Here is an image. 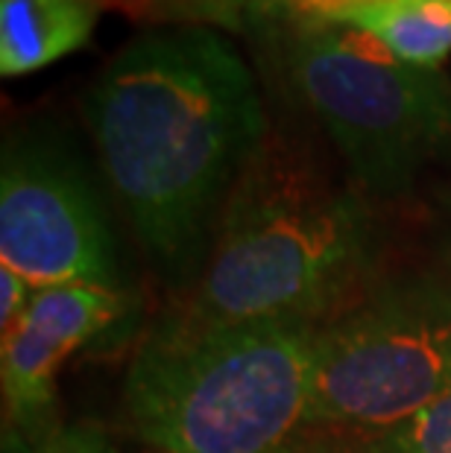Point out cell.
Here are the masks:
<instances>
[{"label":"cell","instance_id":"1","mask_svg":"<svg viewBox=\"0 0 451 453\" xmlns=\"http://www.w3.org/2000/svg\"><path fill=\"white\" fill-rule=\"evenodd\" d=\"M103 176L156 266L199 275L267 114L244 56L214 27H152L82 97Z\"/></svg>","mask_w":451,"mask_h":453},{"label":"cell","instance_id":"2","mask_svg":"<svg viewBox=\"0 0 451 453\" xmlns=\"http://www.w3.org/2000/svg\"><path fill=\"white\" fill-rule=\"evenodd\" d=\"M376 217L299 143L267 134L217 219L191 311L211 319L323 325L367 278Z\"/></svg>","mask_w":451,"mask_h":453},{"label":"cell","instance_id":"3","mask_svg":"<svg viewBox=\"0 0 451 453\" xmlns=\"http://www.w3.org/2000/svg\"><path fill=\"white\" fill-rule=\"evenodd\" d=\"M316 327L165 313L123 380L129 430L152 453H291L308 430Z\"/></svg>","mask_w":451,"mask_h":453},{"label":"cell","instance_id":"4","mask_svg":"<svg viewBox=\"0 0 451 453\" xmlns=\"http://www.w3.org/2000/svg\"><path fill=\"white\" fill-rule=\"evenodd\" d=\"M284 76L367 196L414 190L431 161L451 150V82L405 65L358 33L287 24Z\"/></svg>","mask_w":451,"mask_h":453},{"label":"cell","instance_id":"5","mask_svg":"<svg viewBox=\"0 0 451 453\" xmlns=\"http://www.w3.org/2000/svg\"><path fill=\"white\" fill-rule=\"evenodd\" d=\"M451 389V284L410 275L316 327L305 427L376 436Z\"/></svg>","mask_w":451,"mask_h":453},{"label":"cell","instance_id":"6","mask_svg":"<svg viewBox=\"0 0 451 453\" xmlns=\"http://www.w3.org/2000/svg\"><path fill=\"white\" fill-rule=\"evenodd\" d=\"M0 266L35 290L121 287L118 249L94 179L59 129H15L0 156Z\"/></svg>","mask_w":451,"mask_h":453},{"label":"cell","instance_id":"7","mask_svg":"<svg viewBox=\"0 0 451 453\" xmlns=\"http://www.w3.org/2000/svg\"><path fill=\"white\" fill-rule=\"evenodd\" d=\"M132 319L127 290L59 284L35 290L4 334L0 389L6 427L38 430L56 418V378L71 354L121 331Z\"/></svg>","mask_w":451,"mask_h":453},{"label":"cell","instance_id":"8","mask_svg":"<svg viewBox=\"0 0 451 453\" xmlns=\"http://www.w3.org/2000/svg\"><path fill=\"white\" fill-rule=\"evenodd\" d=\"M311 24L358 33L425 71H439L451 56V0H343Z\"/></svg>","mask_w":451,"mask_h":453},{"label":"cell","instance_id":"9","mask_svg":"<svg viewBox=\"0 0 451 453\" xmlns=\"http://www.w3.org/2000/svg\"><path fill=\"white\" fill-rule=\"evenodd\" d=\"M100 9L94 0H0V73L18 80L82 50Z\"/></svg>","mask_w":451,"mask_h":453},{"label":"cell","instance_id":"10","mask_svg":"<svg viewBox=\"0 0 451 453\" xmlns=\"http://www.w3.org/2000/svg\"><path fill=\"white\" fill-rule=\"evenodd\" d=\"M352 453H451V389L396 427L358 439Z\"/></svg>","mask_w":451,"mask_h":453},{"label":"cell","instance_id":"11","mask_svg":"<svg viewBox=\"0 0 451 453\" xmlns=\"http://www.w3.org/2000/svg\"><path fill=\"white\" fill-rule=\"evenodd\" d=\"M132 18L152 27H223V30H249L241 0H136Z\"/></svg>","mask_w":451,"mask_h":453},{"label":"cell","instance_id":"12","mask_svg":"<svg viewBox=\"0 0 451 453\" xmlns=\"http://www.w3.org/2000/svg\"><path fill=\"white\" fill-rule=\"evenodd\" d=\"M0 453H114L109 436L91 424L53 421L38 430L4 427Z\"/></svg>","mask_w":451,"mask_h":453},{"label":"cell","instance_id":"13","mask_svg":"<svg viewBox=\"0 0 451 453\" xmlns=\"http://www.w3.org/2000/svg\"><path fill=\"white\" fill-rule=\"evenodd\" d=\"M33 293H35V287L27 284L21 275L0 266V327H4V334L21 319V313L27 311V304H30Z\"/></svg>","mask_w":451,"mask_h":453},{"label":"cell","instance_id":"14","mask_svg":"<svg viewBox=\"0 0 451 453\" xmlns=\"http://www.w3.org/2000/svg\"><path fill=\"white\" fill-rule=\"evenodd\" d=\"M343 0H282V12L278 21L284 24H311L320 15H325L329 9H334Z\"/></svg>","mask_w":451,"mask_h":453},{"label":"cell","instance_id":"15","mask_svg":"<svg viewBox=\"0 0 451 453\" xmlns=\"http://www.w3.org/2000/svg\"><path fill=\"white\" fill-rule=\"evenodd\" d=\"M241 6L249 27L273 24L278 21V12H282V0H241Z\"/></svg>","mask_w":451,"mask_h":453},{"label":"cell","instance_id":"16","mask_svg":"<svg viewBox=\"0 0 451 453\" xmlns=\"http://www.w3.org/2000/svg\"><path fill=\"white\" fill-rule=\"evenodd\" d=\"M94 4H100L105 9H123L129 18H132V9H136V0H94Z\"/></svg>","mask_w":451,"mask_h":453},{"label":"cell","instance_id":"17","mask_svg":"<svg viewBox=\"0 0 451 453\" xmlns=\"http://www.w3.org/2000/svg\"><path fill=\"white\" fill-rule=\"evenodd\" d=\"M446 281L451 284V234L446 240Z\"/></svg>","mask_w":451,"mask_h":453}]
</instances>
